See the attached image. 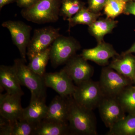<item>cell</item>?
<instances>
[{
	"mask_svg": "<svg viewBox=\"0 0 135 135\" xmlns=\"http://www.w3.org/2000/svg\"><path fill=\"white\" fill-rule=\"evenodd\" d=\"M101 14L92 12L84 6L72 17L68 19L69 29L78 25L89 26L98 20Z\"/></svg>",
	"mask_w": 135,
	"mask_h": 135,
	"instance_id": "obj_22",
	"label": "cell"
},
{
	"mask_svg": "<svg viewBox=\"0 0 135 135\" xmlns=\"http://www.w3.org/2000/svg\"><path fill=\"white\" fill-rule=\"evenodd\" d=\"M108 66L127 77L135 85V56L132 53L122 54L120 57H114Z\"/></svg>",
	"mask_w": 135,
	"mask_h": 135,
	"instance_id": "obj_16",
	"label": "cell"
},
{
	"mask_svg": "<svg viewBox=\"0 0 135 135\" xmlns=\"http://www.w3.org/2000/svg\"><path fill=\"white\" fill-rule=\"evenodd\" d=\"M76 85L91 79L94 69L81 55H75L63 68Z\"/></svg>",
	"mask_w": 135,
	"mask_h": 135,
	"instance_id": "obj_10",
	"label": "cell"
},
{
	"mask_svg": "<svg viewBox=\"0 0 135 135\" xmlns=\"http://www.w3.org/2000/svg\"><path fill=\"white\" fill-rule=\"evenodd\" d=\"M47 110L45 99L31 97L29 105L23 109L22 119L37 124L46 118Z\"/></svg>",
	"mask_w": 135,
	"mask_h": 135,
	"instance_id": "obj_17",
	"label": "cell"
},
{
	"mask_svg": "<svg viewBox=\"0 0 135 135\" xmlns=\"http://www.w3.org/2000/svg\"><path fill=\"white\" fill-rule=\"evenodd\" d=\"M72 97L80 106L93 111L97 108L104 95L99 82L90 79L76 85Z\"/></svg>",
	"mask_w": 135,
	"mask_h": 135,
	"instance_id": "obj_4",
	"label": "cell"
},
{
	"mask_svg": "<svg viewBox=\"0 0 135 135\" xmlns=\"http://www.w3.org/2000/svg\"><path fill=\"white\" fill-rule=\"evenodd\" d=\"M84 2L80 0H62L59 16L68 20L84 7Z\"/></svg>",
	"mask_w": 135,
	"mask_h": 135,
	"instance_id": "obj_25",
	"label": "cell"
},
{
	"mask_svg": "<svg viewBox=\"0 0 135 135\" xmlns=\"http://www.w3.org/2000/svg\"><path fill=\"white\" fill-rule=\"evenodd\" d=\"M2 26L9 30L13 43L19 50L21 58L26 62L27 47L31 40V27L21 21L8 20Z\"/></svg>",
	"mask_w": 135,
	"mask_h": 135,
	"instance_id": "obj_8",
	"label": "cell"
},
{
	"mask_svg": "<svg viewBox=\"0 0 135 135\" xmlns=\"http://www.w3.org/2000/svg\"><path fill=\"white\" fill-rule=\"evenodd\" d=\"M59 31V28L52 26L35 29L27 47V56L28 58L50 47L61 35Z\"/></svg>",
	"mask_w": 135,
	"mask_h": 135,
	"instance_id": "obj_7",
	"label": "cell"
},
{
	"mask_svg": "<svg viewBox=\"0 0 135 135\" xmlns=\"http://www.w3.org/2000/svg\"><path fill=\"white\" fill-rule=\"evenodd\" d=\"M80 49L77 40L71 37L60 35L51 46L50 59L55 67L66 64Z\"/></svg>",
	"mask_w": 135,
	"mask_h": 135,
	"instance_id": "obj_6",
	"label": "cell"
},
{
	"mask_svg": "<svg viewBox=\"0 0 135 135\" xmlns=\"http://www.w3.org/2000/svg\"><path fill=\"white\" fill-rule=\"evenodd\" d=\"M70 97H64L58 95L55 97L48 106L44 119L68 124Z\"/></svg>",
	"mask_w": 135,
	"mask_h": 135,
	"instance_id": "obj_14",
	"label": "cell"
},
{
	"mask_svg": "<svg viewBox=\"0 0 135 135\" xmlns=\"http://www.w3.org/2000/svg\"><path fill=\"white\" fill-rule=\"evenodd\" d=\"M107 135H135V115L128 114L109 129Z\"/></svg>",
	"mask_w": 135,
	"mask_h": 135,
	"instance_id": "obj_20",
	"label": "cell"
},
{
	"mask_svg": "<svg viewBox=\"0 0 135 135\" xmlns=\"http://www.w3.org/2000/svg\"><path fill=\"white\" fill-rule=\"evenodd\" d=\"M37 125L23 119L11 122L9 135H34Z\"/></svg>",
	"mask_w": 135,
	"mask_h": 135,
	"instance_id": "obj_24",
	"label": "cell"
},
{
	"mask_svg": "<svg viewBox=\"0 0 135 135\" xmlns=\"http://www.w3.org/2000/svg\"><path fill=\"white\" fill-rule=\"evenodd\" d=\"M127 2L123 0L107 1L104 7V12L107 17L114 19L124 13Z\"/></svg>",
	"mask_w": 135,
	"mask_h": 135,
	"instance_id": "obj_26",
	"label": "cell"
},
{
	"mask_svg": "<svg viewBox=\"0 0 135 135\" xmlns=\"http://www.w3.org/2000/svg\"><path fill=\"white\" fill-rule=\"evenodd\" d=\"M124 14L126 15H133L135 16V1H131L127 2Z\"/></svg>",
	"mask_w": 135,
	"mask_h": 135,
	"instance_id": "obj_29",
	"label": "cell"
},
{
	"mask_svg": "<svg viewBox=\"0 0 135 135\" xmlns=\"http://www.w3.org/2000/svg\"><path fill=\"white\" fill-rule=\"evenodd\" d=\"M21 96L7 93L1 94V117L11 122L22 119L23 109L21 105Z\"/></svg>",
	"mask_w": 135,
	"mask_h": 135,
	"instance_id": "obj_13",
	"label": "cell"
},
{
	"mask_svg": "<svg viewBox=\"0 0 135 135\" xmlns=\"http://www.w3.org/2000/svg\"><path fill=\"white\" fill-rule=\"evenodd\" d=\"M50 49L51 46L29 58L28 67L37 74L43 76L46 73V66L50 59Z\"/></svg>",
	"mask_w": 135,
	"mask_h": 135,
	"instance_id": "obj_21",
	"label": "cell"
},
{
	"mask_svg": "<svg viewBox=\"0 0 135 135\" xmlns=\"http://www.w3.org/2000/svg\"><path fill=\"white\" fill-rule=\"evenodd\" d=\"M40 0H17V5L20 8H27L35 4Z\"/></svg>",
	"mask_w": 135,
	"mask_h": 135,
	"instance_id": "obj_28",
	"label": "cell"
},
{
	"mask_svg": "<svg viewBox=\"0 0 135 135\" xmlns=\"http://www.w3.org/2000/svg\"><path fill=\"white\" fill-rule=\"evenodd\" d=\"M118 23V21L107 17L97 20L89 26V31L95 38L98 43H100L104 41V36L110 33Z\"/></svg>",
	"mask_w": 135,
	"mask_h": 135,
	"instance_id": "obj_18",
	"label": "cell"
},
{
	"mask_svg": "<svg viewBox=\"0 0 135 135\" xmlns=\"http://www.w3.org/2000/svg\"><path fill=\"white\" fill-rule=\"evenodd\" d=\"M71 134L68 124L44 119L37 124L35 135H65Z\"/></svg>",
	"mask_w": 135,
	"mask_h": 135,
	"instance_id": "obj_19",
	"label": "cell"
},
{
	"mask_svg": "<svg viewBox=\"0 0 135 135\" xmlns=\"http://www.w3.org/2000/svg\"><path fill=\"white\" fill-rule=\"evenodd\" d=\"M17 0H0V9L5 5L16 2Z\"/></svg>",
	"mask_w": 135,
	"mask_h": 135,
	"instance_id": "obj_30",
	"label": "cell"
},
{
	"mask_svg": "<svg viewBox=\"0 0 135 135\" xmlns=\"http://www.w3.org/2000/svg\"><path fill=\"white\" fill-rule=\"evenodd\" d=\"M133 53H135V43L132 45L130 48L126 51L125 52H123L122 54H126Z\"/></svg>",
	"mask_w": 135,
	"mask_h": 135,
	"instance_id": "obj_31",
	"label": "cell"
},
{
	"mask_svg": "<svg viewBox=\"0 0 135 135\" xmlns=\"http://www.w3.org/2000/svg\"><path fill=\"white\" fill-rule=\"evenodd\" d=\"M68 124L71 134H97V120L93 111L81 107L70 97Z\"/></svg>",
	"mask_w": 135,
	"mask_h": 135,
	"instance_id": "obj_1",
	"label": "cell"
},
{
	"mask_svg": "<svg viewBox=\"0 0 135 135\" xmlns=\"http://www.w3.org/2000/svg\"><path fill=\"white\" fill-rule=\"evenodd\" d=\"M21 59H17L14 61L13 66L20 83L30 90L31 97L46 99V86L43 76H40L31 70Z\"/></svg>",
	"mask_w": 135,
	"mask_h": 135,
	"instance_id": "obj_3",
	"label": "cell"
},
{
	"mask_svg": "<svg viewBox=\"0 0 135 135\" xmlns=\"http://www.w3.org/2000/svg\"><path fill=\"white\" fill-rule=\"evenodd\" d=\"M43 79L46 87L54 90L60 96H72L75 90L76 86L63 69L57 72L45 73Z\"/></svg>",
	"mask_w": 135,
	"mask_h": 135,
	"instance_id": "obj_11",
	"label": "cell"
},
{
	"mask_svg": "<svg viewBox=\"0 0 135 135\" xmlns=\"http://www.w3.org/2000/svg\"><path fill=\"white\" fill-rule=\"evenodd\" d=\"M132 1H135V0H132Z\"/></svg>",
	"mask_w": 135,
	"mask_h": 135,
	"instance_id": "obj_33",
	"label": "cell"
},
{
	"mask_svg": "<svg viewBox=\"0 0 135 135\" xmlns=\"http://www.w3.org/2000/svg\"><path fill=\"white\" fill-rule=\"evenodd\" d=\"M62 0H40L30 7L22 9V16L37 24L55 22L59 18Z\"/></svg>",
	"mask_w": 135,
	"mask_h": 135,
	"instance_id": "obj_2",
	"label": "cell"
},
{
	"mask_svg": "<svg viewBox=\"0 0 135 135\" xmlns=\"http://www.w3.org/2000/svg\"><path fill=\"white\" fill-rule=\"evenodd\" d=\"M124 1L126 2H128L130 1H132V0H123Z\"/></svg>",
	"mask_w": 135,
	"mask_h": 135,
	"instance_id": "obj_32",
	"label": "cell"
},
{
	"mask_svg": "<svg viewBox=\"0 0 135 135\" xmlns=\"http://www.w3.org/2000/svg\"><path fill=\"white\" fill-rule=\"evenodd\" d=\"M97 108L101 119L109 129L126 116L117 98L104 96Z\"/></svg>",
	"mask_w": 135,
	"mask_h": 135,
	"instance_id": "obj_9",
	"label": "cell"
},
{
	"mask_svg": "<svg viewBox=\"0 0 135 135\" xmlns=\"http://www.w3.org/2000/svg\"><path fill=\"white\" fill-rule=\"evenodd\" d=\"M117 98L126 113L135 115V85L127 87Z\"/></svg>",
	"mask_w": 135,
	"mask_h": 135,
	"instance_id": "obj_23",
	"label": "cell"
},
{
	"mask_svg": "<svg viewBox=\"0 0 135 135\" xmlns=\"http://www.w3.org/2000/svg\"><path fill=\"white\" fill-rule=\"evenodd\" d=\"M80 55L87 61L90 60L98 65L105 66L109 64L110 59L119 55L111 44L103 41L93 48L83 50Z\"/></svg>",
	"mask_w": 135,
	"mask_h": 135,
	"instance_id": "obj_12",
	"label": "cell"
},
{
	"mask_svg": "<svg viewBox=\"0 0 135 135\" xmlns=\"http://www.w3.org/2000/svg\"><path fill=\"white\" fill-rule=\"evenodd\" d=\"M99 82L104 96L117 98L132 81L108 66L102 68Z\"/></svg>",
	"mask_w": 135,
	"mask_h": 135,
	"instance_id": "obj_5",
	"label": "cell"
},
{
	"mask_svg": "<svg viewBox=\"0 0 135 135\" xmlns=\"http://www.w3.org/2000/svg\"><path fill=\"white\" fill-rule=\"evenodd\" d=\"M107 1H110V0H107Z\"/></svg>",
	"mask_w": 135,
	"mask_h": 135,
	"instance_id": "obj_34",
	"label": "cell"
},
{
	"mask_svg": "<svg viewBox=\"0 0 135 135\" xmlns=\"http://www.w3.org/2000/svg\"><path fill=\"white\" fill-rule=\"evenodd\" d=\"M88 8L92 12L100 13V11L103 9L107 0H87Z\"/></svg>",
	"mask_w": 135,
	"mask_h": 135,
	"instance_id": "obj_27",
	"label": "cell"
},
{
	"mask_svg": "<svg viewBox=\"0 0 135 135\" xmlns=\"http://www.w3.org/2000/svg\"><path fill=\"white\" fill-rule=\"evenodd\" d=\"M0 85L7 93L22 96L24 94L14 66H0Z\"/></svg>",
	"mask_w": 135,
	"mask_h": 135,
	"instance_id": "obj_15",
	"label": "cell"
}]
</instances>
